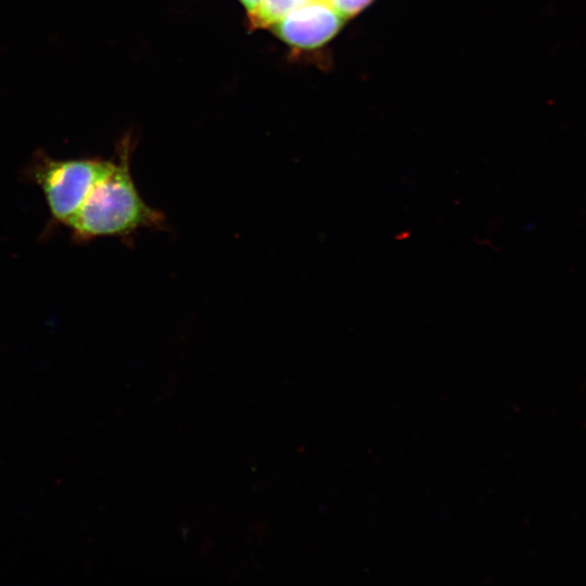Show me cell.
Wrapping results in <instances>:
<instances>
[{"label": "cell", "instance_id": "7a4b0ae2", "mask_svg": "<svg viewBox=\"0 0 586 586\" xmlns=\"http://www.w3.org/2000/svg\"><path fill=\"white\" fill-rule=\"evenodd\" d=\"M115 162L82 158L55 160L38 153L29 168L41 188L52 217L66 224L79 209L95 182L109 174Z\"/></svg>", "mask_w": 586, "mask_h": 586}, {"label": "cell", "instance_id": "277c9868", "mask_svg": "<svg viewBox=\"0 0 586 586\" xmlns=\"http://www.w3.org/2000/svg\"><path fill=\"white\" fill-rule=\"evenodd\" d=\"M308 0H262L250 15L254 28L270 27L294 8Z\"/></svg>", "mask_w": 586, "mask_h": 586}, {"label": "cell", "instance_id": "8992f818", "mask_svg": "<svg viewBox=\"0 0 586 586\" xmlns=\"http://www.w3.org/2000/svg\"><path fill=\"white\" fill-rule=\"evenodd\" d=\"M260 1L262 0H240L249 15L256 10Z\"/></svg>", "mask_w": 586, "mask_h": 586}, {"label": "cell", "instance_id": "5b68a950", "mask_svg": "<svg viewBox=\"0 0 586 586\" xmlns=\"http://www.w3.org/2000/svg\"><path fill=\"white\" fill-rule=\"evenodd\" d=\"M328 3L346 20L358 14L373 0H327Z\"/></svg>", "mask_w": 586, "mask_h": 586}, {"label": "cell", "instance_id": "3957f363", "mask_svg": "<svg viewBox=\"0 0 586 586\" xmlns=\"http://www.w3.org/2000/svg\"><path fill=\"white\" fill-rule=\"evenodd\" d=\"M346 18L327 0H308L270 26L271 31L292 48L315 49L332 39Z\"/></svg>", "mask_w": 586, "mask_h": 586}, {"label": "cell", "instance_id": "6da1fadb", "mask_svg": "<svg viewBox=\"0 0 586 586\" xmlns=\"http://www.w3.org/2000/svg\"><path fill=\"white\" fill-rule=\"evenodd\" d=\"M130 142L123 141L113 169L99 179L65 224L78 240L128 235L142 228L163 229V212L140 195L130 171Z\"/></svg>", "mask_w": 586, "mask_h": 586}]
</instances>
